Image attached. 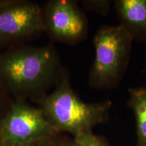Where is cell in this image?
<instances>
[{"mask_svg":"<svg viewBox=\"0 0 146 146\" xmlns=\"http://www.w3.org/2000/svg\"><path fill=\"white\" fill-rule=\"evenodd\" d=\"M63 68L53 42L16 45L0 53V85L14 100L34 102L56 85Z\"/></svg>","mask_w":146,"mask_h":146,"instance_id":"1","label":"cell"},{"mask_svg":"<svg viewBox=\"0 0 146 146\" xmlns=\"http://www.w3.org/2000/svg\"><path fill=\"white\" fill-rule=\"evenodd\" d=\"M45 117L58 132L65 131L75 137L91 132L93 128L108 119L112 102H83L73 90L68 72L62 71L54 90L34 101Z\"/></svg>","mask_w":146,"mask_h":146,"instance_id":"2","label":"cell"},{"mask_svg":"<svg viewBox=\"0 0 146 146\" xmlns=\"http://www.w3.org/2000/svg\"><path fill=\"white\" fill-rule=\"evenodd\" d=\"M133 39L120 25H102L93 43L95 58L89 84L97 89H109L120 83L129 65Z\"/></svg>","mask_w":146,"mask_h":146,"instance_id":"3","label":"cell"},{"mask_svg":"<svg viewBox=\"0 0 146 146\" xmlns=\"http://www.w3.org/2000/svg\"><path fill=\"white\" fill-rule=\"evenodd\" d=\"M59 133L41 109L14 100L0 127V146H25Z\"/></svg>","mask_w":146,"mask_h":146,"instance_id":"4","label":"cell"},{"mask_svg":"<svg viewBox=\"0 0 146 146\" xmlns=\"http://www.w3.org/2000/svg\"><path fill=\"white\" fill-rule=\"evenodd\" d=\"M45 31L42 8L28 0H11L0 8V48L25 44Z\"/></svg>","mask_w":146,"mask_h":146,"instance_id":"5","label":"cell"},{"mask_svg":"<svg viewBox=\"0 0 146 146\" xmlns=\"http://www.w3.org/2000/svg\"><path fill=\"white\" fill-rule=\"evenodd\" d=\"M42 13L45 32L52 42L75 45L87 37L88 20L78 1L50 0Z\"/></svg>","mask_w":146,"mask_h":146,"instance_id":"6","label":"cell"},{"mask_svg":"<svg viewBox=\"0 0 146 146\" xmlns=\"http://www.w3.org/2000/svg\"><path fill=\"white\" fill-rule=\"evenodd\" d=\"M120 24L132 39L146 41V0H115Z\"/></svg>","mask_w":146,"mask_h":146,"instance_id":"7","label":"cell"},{"mask_svg":"<svg viewBox=\"0 0 146 146\" xmlns=\"http://www.w3.org/2000/svg\"><path fill=\"white\" fill-rule=\"evenodd\" d=\"M127 105L135 118L137 146H146V86L129 88Z\"/></svg>","mask_w":146,"mask_h":146,"instance_id":"8","label":"cell"},{"mask_svg":"<svg viewBox=\"0 0 146 146\" xmlns=\"http://www.w3.org/2000/svg\"><path fill=\"white\" fill-rule=\"evenodd\" d=\"M74 137L69 146H108L103 139L94 135L92 131L80 133Z\"/></svg>","mask_w":146,"mask_h":146,"instance_id":"9","label":"cell"},{"mask_svg":"<svg viewBox=\"0 0 146 146\" xmlns=\"http://www.w3.org/2000/svg\"><path fill=\"white\" fill-rule=\"evenodd\" d=\"M81 2L86 10L106 16L110 11L113 1L110 0H82Z\"/></svg>","mask_w":146,"mask_h":146,"instance_id":"10","label":"cell"},{"mask_svg":"<svg viewBox=\"0 0 146 146\" xmlns=\"http://www.w3.org/2000/svg\"><path fill=\"white\" fill-rule=\"evenodd\" d=\"M13 102L14 99L0 85V127Z\"/></svg>","mask_w":146,"mask_h":146,"instance_id":"11","label":"cell"},{"mask_svg":"<svg viewBox=\"0 0 146 146\" xmlns=\"http://www.w3.org/2000/svg\"><path fill=\"white\" fill-rule=\"evenodd\" d=\"M58 134L55 135L50 137L44 139L40 140V141L34 142L29 145L25 146H69L71 142L67 143L64 142L58 138Z\"/></svg>","mask_w":146,"mask_h":146,"instance_id":"12","label":"cell"},{"mask_svg":"<svg viewBox=\"0 0 146 146\" xmlns=\"http://www.w3.org/2000/svg\"><path fill=\"white\" fill-rule=\"evenodd\" d=\"M11 1V0H0V8L7 5Z\"/></svg>","mask_w":146,"mask_h":146,"instance_id":"13","label":"cell"}]
</instances>
